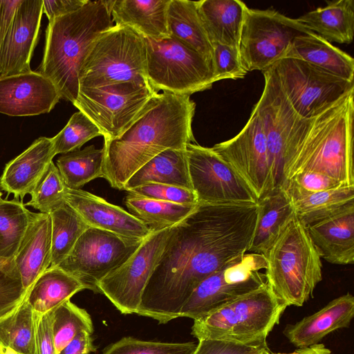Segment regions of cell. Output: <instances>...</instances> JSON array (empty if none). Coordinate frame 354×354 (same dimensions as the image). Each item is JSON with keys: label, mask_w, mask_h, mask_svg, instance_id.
<instances>
[{"label": "cell", "mask_w": 354, "mask_h": 354, "mask_svg": "<svg viewBox=\"0 0 354 354\" xmlns=\"http://www.w3.org/2000/svg\"><path fill=\"white\" fill-rule=\"evenodd\" d=\"M257 209V203H198L173 227L136 314L160 324L179 317L201 281L248 252Z\"/></svg>", "instance_id": "cell-1"}, {"label": "cell", "mask_w": 354, "mask_h": 354, "mask_svg": "<svg viewBox=\"0 0 354 354\" xmlns=\"http://www.w3.org/2000/svg\"><path fill=\"white\" fill-rule=\"evenodd\" d=\"M195 108L189 95L154 94L118 137L104 141L103 178L113 188L123 190L127 180L160 153L185 149L195 142Z\"/></svg>", "instance_id": "cell-2"}, {"label": "cell", "mask_w": 354, "mask_h": 354, "mask_svg": "<svg viewBox=\"0 0 354 354\" xmlns=\"http://www.w3.org/2000/svg\"><path fill=\"white\" fill-rule=\"evenodd\" d=\"M353 95L352 90L313 118L286 153L283 185L299 173L310 171L354 185Z\"/></svg>", "instance_id": "cell-3"}, {"label": "cell", "mask_w": 354, "mask_h": 354, "mask_svg": "<svg viewBox=\"0 0 354 354\" xmlns=\"http://www.w3.org/2000/svg\"><path fill=\"white\" fill-rule=\"evenodd\" d=\"M113 0L89 1L80 9L48 22L39 71L56 86L60 97L73 103L79 73L93 41L113 26Z\"/></svg>", "instance_id": "cell-4"}, {"label": "cell", "mask_w": 354, "mask_h": 354, "mask_svg": "<svg viewBox=\"0 0 354 354\" xmlns=\"http://www.w3.org/2000/svg\"><path fill=\"white\" fill-rule=\"evenodd\" d=\"M266 281L287 306H301L322 280L321 257L295 212L263 254Z\"/></svg>", "instance_id": "cell-5"}, {"label": "cell", "mask_w": 354, "mask_h": 354, "mask_svg": "<svg viewBox=\"0 0 354 354\" xmlns=\"http://www.w3.org/2000/svg\"><path fill=\"white\" fill-rule=\"evenodd\" d=\"M286 307L266 282L194 320L192 334L198 340L216 339L243 344L266 342Z\"/></svg>", "instance_id": "cell-6"}, {"label": "cell", "mask_w": 354, "mask_h": 354, "mask_svg": "<svg viewBox=\"0 0 354 354\" xmlns=\"http://www.w3.org/2000/svg\"><path fill=\"white\" fill-rule=\"evenodd\" d=\"M122 82L149 84L147 48L144 37L134 30L113 25L89 48L80 70L79 86L95 88Z\"/></svg>", "instance_id": "cell-7"}, {"label": "cell", "mask_w": 354, "mask_h": 354, "mask_svg": "<svg viewBox=\"0 0 354 354\" xmlns=\"http://www.w3.org/2000/svg\"><path fill=\"white\" fill-rule=\"evenodd\" d=\"M144 39L147 81L156 92L190 96L210 88L216 82L212 64L178 41L170 37Z\"/></svg>", "instance_id": "cell-8"}, {"label": "cell", "mask_w": 354, "mask_h": 354, "mask_svg": "<svg viewBox=\"0 0 354 354\" xmlns=\"http://www.w3.org/2000/svg\"><path fill=\"white\" fill-rule=\"evenodd\" d=\"M312 32L275 10L248 8L239 46L242 65L247 72L266 70L285 57L295 38Z\"/></svg>", "instance_id": "cell-9"}, {"label": "cell", "mask_w": 354, "mask_h": 354, "mask_svg": "<svg viewBox=\"0 0 354 354\" xmlns=\"http://www.w3.org/2000/svg\"><path fill=\"white\" fill-rule=\"evenodd\" d=\"M266 261L248 252L201 281L182 307L179 317L194 320L205 316L265 284Z\"/></svg>", "instance_id": "cell-10"}, {"label": "cell", "mask_w": 354, "mask_h": 354, "mask_svg": "<svg viewBox=\"0 0 354 354\" xmlns=\"http://www.w3.org/2000/svg\"><path fill=\"white\" fill-rule=\"evenodd\" d=\"M270 68L293 109L304 118L315 116L354 90L353 82L301 59L284 57Z\"/></svg>", "instance_id": "cell-11"}, {"label": "cell", "mask_w": 354, "mask_h": 354, "mask_svg": "<svg viewBox=\"0 0 354 354\" xmlns=\"http://www.w3.org/2000/svg\"><path fill=\"white\" fill-rule=\"evenodd\" d=\"M262 73L264 87L254 107L265 136L274 188L282 187L283 162L288 149L313 117L304 118L295 111L270 67Z\"/></svg>", "instance_id": "cell-12"}, {"label": "cell", "mask_w": 354, "mask_h": 354, "mask_svg": "<svg viewBox=\"0 0 354 354\" xmlns=\"http://www.w3.org/2000/svg\"><path fill=\"white\" fill-rule=\"evenodd\" d=\"M156 93L149 84L135 82L80 87L73 104L97 127L106 141L118 137Z\"/></svg>", "instance_id": "cell-13"}, {"label": "cell", "mask_w": 354, "mask_h": 354, "mask_svg": "<svg viewBox=\"0 0 354 354\" xmlns=\"http://www.w3.org/2000/svg\"><path fill=\"white\" fill-rule=\"evenodd\" d=\"M142 241L88 227L57 267L76 278L87 289L97 292V283L123 264Z\"/></svg>", "instance_id": "cell-14"}, {"label": "cell", "mask_w": 354, "mask_h": 354, "mask_svg": "<svg viewBox=\"0 0 354 354\" xmlns=\"http://www.w3.org/2000/svg\"><path fill=\"white\" fill-rule=\"evenodd\" d=\"M172 231L173 227L149 234L123 264L97 283V292L104 295L121 313H137L144 290Z\"/></svg>", "instance_id": "cell-15"}, {"label": "cell", "mask_w": 354, "mask_h": 354, "mask_svg": "<svg viewBox=\"0 0 354 354\" xmlns=\"http://www.w3.org/2000/svg\"><path fill=\"white\" fill-rule=\"evenodd\" d=\"M192 188L200 204H257L258 198L237 171L212 149L185 148Z\"/></svg>", "instance_id": "cell-16"}, {"label": "cell", "mask_w": 354, "mask_h": 354, "mask_svg": "<svg viewBox=\"0 0 354 354\" xmlns=\"http://www.w3.org/2000/svg\"><path fill=\"white\" fill-rule=\"evenodd\" d=\"M212 149L242 177L258 200L272 189L268 154L262 124L254 106L242 130Z\"/></svg>", "instance_id": "cell-17"}, {"label": "cell", "mask_w": 354, "mask_h": 354, "mask_svg": "<svg viewBox=\"0 0 354 354\" xmlns=\"http://www.w3.org/2000/svg\"><path fill=\"white\" fill-rule=\"evenodd\" d=\"M60 99L54 84L38 71L0 76V113L10 116L46 113Z\"/></svg>", "instance_id": "cell-18"}, {"label": "cell", "mask_w": 354, "mask_h": 354, "mask_svg": "<svg viewBox=\"0 0 354 354\" xmlns=\"http://www.w3.org/2000/svg\"><path fill=\"white\" fill-rule=\"evenodd\" d=\"M43 0H22L0 50V76L30 71L37 44Z\"/></svg>", "instance_id": "cell-19"}, {"label": "cell", "mask_w": 354, "mask_h": 354, "mask_svg": "<svg viewBox=\"0 0 354 354\" xmlns=\"http://www.w3.org/2000/svg\"><path fill=\"white\" fill-rule=\"evenodd\" d=\"M64 201L90 227L132 240H144L152 233L129 212L87 191L66 187Z\"/></svg>", "instance_id": "cell-20"}, {"label": "cell", "mask_w": 354, "mask_h": 354, "mask_svg": "<svg viewBox=\"0 0 354 354\" xmlns=\"http://www.w3.org/2000/svg\"><path fill=\"white\" fill-rule=\"evenodd\" d=\"M55 156L51 138H37L6 165L0 177V188L23 200L35 189Z\"/></svg>", "instance_id": "cell-21"}, {"label": "cell", "mask_w": 354, "mask_h": 354, "mask_svg": "<svg viewBox=\"0 0 354 354\" xmlns=\"http://www.w3.org/2000/svg\"><path fill=\"white\" fill-rule=\"evenodd\" d=\"M353 316L354 297L347 292L334 299L314 314L294 324H288L283 333L297 348H308L319 344L328 334L348 328Z\"/></svg>", "instance_id": "cell-22"}, {"label": "cell", "mask_w": 354, "mask_h": 354, "mask_svg": "<svg viewBox=\"0 0 354 354\" xmlns=\"http://www.w3.org/2000/svg\"><path fill=\"white\" fill-rule=\"evenodd\" d=\"M307 227L321 259L332 264L354 262V205Z\"/></svg>", "instance_id": "cell-23"}, {"label": "cell", "mask_w": 354, "mask_h": 354, "mask_svg": "<svg viewBox=\"0 0 354 354\" xmlns=\"http://www.w3.org/2000/svg\"><path fill=\"white\" fill-rule=\"evenodd\" d=\"M14 261L24 288L28 291L51 263V219L49 214L32 212Z\"/></svg>", "instance_id": "cell-24"}, {"label": "cell", "mask_w": 354, "mask_h": 354, "mask_svg": "<svg viewBox=\"0 0 354 354\" xmlns=\"http://www.w3.org/2000/svg\"><path fill=\"white\" fill-rule=\"evenodd\" d=\"M170 0H113L111 15L115 25L127 26L144 37H169L167 15Z\"/></svg>", "instance_id": "cell-25"}, {"label": "cell", "mask_w": 354, "mask_h": 354, "mask_svg": "<svg viewBox=\"0 0 354 354\" xmlns=\"http://www.w3.org/2000/svg\"><path fill=\"white\" fill-rule=\"evenodd\" d=\"M198 10L212 44L239 48L248 10L239 0L198 1Z\"/></svg>", "instance_id": "cell-26"}, {"label": "cell", "mask_w": 354, "mask_h": 354, "mask_svg": "<svg viewBox=\"0 0 354 354\" xmlns=\"http://www.w3.org/2000/svg\"><path fill=\"white\" fill-rule=\"evenodd\" d=\"M255 227L248 252L264 254L295 212L293 203L282 187L271 189L257 202Z\"/></svg>", "instance_id": "cell-27"}, {"label": "cell", "mask_w": 354, "mask_h": 354, "mask_svg": "<svg viewBox=\"0 0 354 354\" xmlns=\"http://www.w3.org/2000/svg\"><path fill=\"white\" fill-rule=\"evenodd\" d=\"M284 57L303 60L353 82V58L314 32L295 38Z\"/></svg>", "instance_id": "cell-28"}, {"label": "cell", "mask_w": 354, "mask_h": 354, "mask_svg": "<svg viewBox=\"0 0 354 354\" xmlns=\"http://www.w3.org/2000/svg\"><path fill=\"white\" fill-rule=\"evenodd\" d=\"M167 24L170 37L198 53L212 64L213 46L200 17L197 1L170 0Z\"/></svg>", "instance_id": "cell-29"}, {"label": "cell", "mask_w": 354, "mask_h": 354, "mask_svg": "<svg viewBox=\"0 0 354 354\" xmlns=\"http://www.w3.org/2000/svg\"><path fill=\"white\" fill-rule=\"evenodd\" d=\"M297 20L328 42L350 44L354 35V1H327Z\"/></svg>", "instance_id": "cell-30"}, {"label": "cell", "mask_w": 354, "mask_h": 354, "mask_svg": "<svg viewBox=\"0 0 354 354\" xmlns=\"http://www.w3.org/2000/svg\"><path fill=\"white\" fill-rule=\"evenodd\" d=\"M147 183H160L192 189L185 149H169L138 169L125 183L129 190Z\"/></svg>", "instance_id": "cell-31"}, {"label": "cell", "mask_w": 354, "mask_h": 354, "mask_svg": "<svg viewBox=\"0 0 354 354\" xmlns=\"http://www.w3.org/2000/svg\"><path fill=\"white\" fill-rule=\"evenodd\" d=\"M84 289L87 288L82 283L60 268L49 267L35 281L25 297L34 313L41 315Z\"/></svg>", "instance_id": "cell-32"}, {"label": "cell", "mask_w": 354, "mask_h": 354, "mask_svg": "<svg viewBox=\"0 0 354 354\" xmlns=\"http://www.w3.org/2000/svg\"><path fill=\"white\" fill-rule=\"evenodd\" d=\"M129 212L152 233L172 227L192 213L198 204H182L144 198L128 193Z\"/></svg>", "instance_id": "cell-33"}, {"label": "cell", "mask_w": 354, "mask_h": 354, "mask_svg": "<svg viewBox=\"0 0 354 354\" xmlns=\"http://www.w3.org/2000/svg\"><path fill=\"white\" fill-rule=\"evenodd\" d=\"M354 205V185L311 193L293 203L295 212L308 226Z\"/></svg>", "instance_id": "cell-34"}, {"label": "cell", "mask_w": 354, "mask_h": 354, "mask_svg": "<svg viewBox=\"0 0 354 354\" xmlns=\"http://www.w3.org/2000/svg\"><path fill=\"white\" fill-rule=\"evenodd\" d=\"M104 149L94 145L62 154L56 167L66 187L80 189L87 183L103 178Z\"/></svg>", "instance_id": "cell-35"}, {"label": "cell", "mask_w": 354, "mask_h": 354, "mask_svg": "<svg viewBox=\"0 0 354 354\" xmlns=\"http://www.w3.org/2000/svg\"><path fill=\"white\" fill-rule=\"evenodd\" d=\"M0 347L19 354H36L35 313L25 297L13 311L0 319Z\"/></svg>", "instance_id": "cell-36"}, {"label": "cell", "mask_w": 354, "mask_h": 354, "mask_svg": "<svg viewBox=\"0 0 354 354\" xmlns=\"http://www.w3.org/2000/svg\"><path fill=\"white\" fill-rule=\"evenodd\" d=\"M49 215L51 219L50 267H55L68 256L80 236L90 227L66 202Z\"/></svg>", "instance_id": "cell-37"}, {"label": "cell", "mask_w": 354, "mask_h": 354, "mask_svg": "<svg viewBox=\"0 0 354 354\" xmlns=\"http://www.w3.org/2000/svg\"><path fill=\"white\" fill-rule=\"evenodd\" d=\"M32 212L23 200L0 196V259L13 260L29 225Z\"/></svg>", "instance_id": "cell-38"}, {"label": "cell", "mask_w": 354, "mask_h": 354, "mask_svg": "<svg viewBox=\"0 0 354 354\" xmlns=\"http://www.w3.org/2000/svg\"><path fill=\"white\" fill-rule=\"evenodd\" d=\"M92 334L93 326L90 315L67 300L53 309V333L55 354L62 350L81 332Z\"/></svg>", "instance_id": "cell-39"}, {"label": "cell", "mask_w": 354, "mask_h": 354, "mask_svg": "<svg viewBox=\"0 0 354 354\" xmlns=\"http://www.w3.org/2000/svg\"><path fill=\"white\" fill-rule=\"evenodd\" d=\"M102 136L97 127L82 112L75 113L66 125L52 138L55 155L77 149L88 140Z\"/></svg>", "instance_id": "cell-40"}, {"label": "cell", "mask_w": 354, "mask_h": 354, "mask_svg": "<svg viewBox=\"0 0 354 354\" xmlns=\"http://www.w3.org/2000/svg\"><path fill=\"white\" fill-rule=\"evenodd\" d=\"M66 187L57 167L52 162L30 193V200L25 205L30 206L40 213L49 214L65 202Z\"/></svg>", "instance_id": "cell-41"}, {"label": "cell", "mask_w": 354, "mask_h": 354, "mask_svg": "<svg viewBox=\"0 0 354 354\" xmlns=\"http://www.w3.org/2000/svg\"><path fill=\"white\" fill-rule=\"evenodd\" d=\"M197 344L144 341L123 337L107 346L102 354H193Z\"/></svg>", "instance_id": "cell-42"}, {"label": "cell", "mask_w": 354, "mask_h": 354, "mask_svg": "<svg viewBox=\"0 0 354 354\" xmlns=\"http://www.w3.org/2000/svg\"><path fill=\"white\" fill-rule=\"evenodd\" d=\"M346 186L340 182L322 174L305 171L299 173L282 186L292 203L311 193Z\"/></svg>", "instance_id": "cell-43"}, {"label": "cell", "mask_w": 354, "mask_h": 354, "mask_svg": "<svg viewBox=\"0 0 354 354\" xmlns=\"http://www.w3.org/2000/svg\"><path fill=\"white\" fill-rule=\"evenodd\" d=\"M212 60L215 82L243 78L247 74L242 65L239 48L214 44Z\"/></svg>", "instance_id": "cell-44"}, {"label": "cell", "mask_w": 354, "mask_h": 354, "mask_svg": "<svg viewBox=\"0 0 354 354\" xmlns=\"http://www.w3.org/2000/svg\"><path fill=\"white\" fill-rule=\"evenodd\" d=\"M128 193L153 200L182 204H198L190 189L160 183H147L133 188Z\"/></svg>", "instance_id": "cell-45"}, {"label": "cell", "mask_w": 354, "mask_h": 354, "mask_svg": "<svg viewBox=\"0 0 354 354\" xmlns=\"http://www.w3.org/2000/svg\"><path fill=\"white\" fill-rule=\"evenodd\" d=\"M26 292L17 268L0 271V319L13 311Z\"/></svg>", "instance_id": "cell-46"}, {"label": "cell", "mask_w": 354, "mask_h": 354, "mask_svg": "<svg viewBox=\"0 0 354 354\" xmlns=\"http://www.w3.org/2000/svg\"><path fill=\"white\" fill-rule=\"evenodd\" d=\"M271 353L266 342L243 344L216 339L198 340L193 354H266Z\"/></svg>", "instance_id": "cell-47"}, {"label": "cell", "mask_w": 354, "mask_h": 354, "mask_svg": "<svg viewBox=\"0 0 354 354\" xmlns=\"http://www.w3.org/2000/svg\"><path fill=\"white\" fill-rule=\"evenodd\" d=\"M53 315V309L41 315L35 314L36 354H55Z\"/></svg>", "instance_id": "cell-48"}, {"label": "cell", "mask_w": 354, "mask_h": 354, "mask_svg": "<svg viewBox=\"0 0 354 354\" xmlns=\"http://www.w3.org/2000/svg\"><path fill=\"white\" fill-rule=\"evenodd\" d=\"M88 0H43V13L48 21L76 11Z\"/></svg>", "instance_id": "cell-49"}, {"label": "cell", "mask_w": 354, "mask_h": 354, "mask_svg": "<svg viewBox=\"0 0 354 354\" xmlns=\"http://www.w3.org/2000/svg\"><path fill=\"white\" fill-rule=\"evenodd\" d=\"M22 0H0V50Z\"/></svg>", "instance_id": "cell-50"}, {"label": "cell", "mask_w": 354, "mask_h": 354, "mask_svg": "<svg viewBox=\"0 0 354 354\" xmlns=\"http://www.w3.org/2000/svg\"><path fill=\"white\" fill-rule=\"evenodd\" d=\"M95 349L91 335L84 331L77 334L57 354H90Z\"/></svg>", "instance_id": "cell-51"}, {"label": "cell", "mask_w": 354, "mask_h": 354, "mask_svg": "<svg viewBox=\"0 0 354 354\" xmlns=\"http://www.w3.org/2000/svg\"><path fill=\"white\" fill-rule=\"evenodd\" d=\"M316 345L308 347V348H298L295 350L294 352L289 353H271V354H313V353L315 351Z\"/></svg>", "instance_id": "cell-52"}, {"label": "cell", "mask_w": 354, "mask_h": 354, "mask_svg": "<svg viewBox=\"0 0 354 354\" xmlns=\"http://www.w3.org/2000/svg\"><path fill=\"white\" fill-rule=\"evenodd\" d=\"M17 268L13 260L0 259V271L8 270Z\"/></svg>", "instance_id": "cell-53"}, {"label": "cell", "mask_w": 354, "mask_h": 354, "mask_svg": "<svg viewBox=\"0 0 354 354\" xmlns=\"http://www.w3.org/2000/svg\"><path fill=\"white\" fill-rule=\"evenodd\" d=\"M313 354H333V353L322 344H317Z\"/></svg>", "instance_id": "cell-54"}, {"label": "cell", "mask_w": 354, "mask_h": 354, "mask_svg": "<svg viewBox=\"0 0 354 354\" xmlns=\"http://www.w3.org/2000/svg\"><path fill=\"white\" fill-rule=\"evenodd\" d=\"M0 354H19L10 348L0 347Z\"/></svg>", "instance_id": "cell-55"}, {"label": "cell", "mask_w": 354, "mask_h": 354, "mask_svg": "<svg viewBox=\"0 0 354 354\" xmlns=\"http://www.w3.org/2000/svg\"><path fill=\"white\" fill-rule=\"evenodd\" d=\"M1 195H2V193H1V191H0V196H1Z\"/></svg>", "instance_id": "cell-56"}, {"label": "cell", "mask_w": 354, "mask_h": 354, "mask_svg": "<svg viewBox=\"0 0 354 354\" xmlns=\"http://www.w3.org/2000/svg\"><path fill=\"white\" fill-rule=\"evenodd\" d=\"M271 353H272L271 352V353H266V354H271Z\"/></svg>", "instance_id": "cell-57"}]
</instances>
